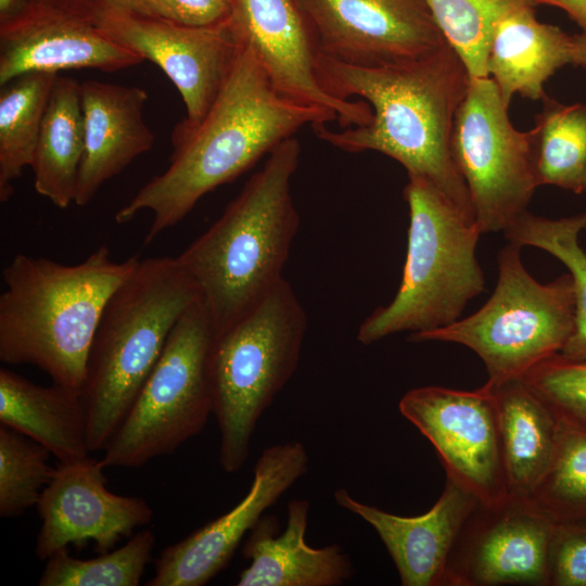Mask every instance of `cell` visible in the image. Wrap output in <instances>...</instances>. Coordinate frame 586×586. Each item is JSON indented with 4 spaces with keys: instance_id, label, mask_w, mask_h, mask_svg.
<instances>
[{
    "instance_id": "1",
    "label": "cell",
    "mask_w": 586,
    "mask_h": 586,
    "mask_svg": "<svg viewBox=\"0 0 586 586\" xmlns=\"http://www.w3.org/2000/svg\"><path fill=\"white\" fill-rule=\"evenodd\" d=\"M317 74L333 97H358L372 110L368 124L336 131L313 126L322 141L346 152L375 151L432 181L470 221L474 211L450 150L456 113L470 84L468 69L446 43L424 56L382 66H355L318 55Z\"/></svg>"
},
{
    "instance_id": "2",
    "label": "cell",
    "mask_w": 586,
    "mask_h": 586,
    "mask_svg": "<svg viewBox=\"0 0 586 586\" xmlns=\"http://www.w3.org/2000/svg\"><path fill=\"white\" fill-rule=\"evenodd\" d=\"M335 122L327 112L292 101L269 80L243 42L215 101L199 124L176 125L169 166L115 214L118 224L142 211L153 215L144 243L180 222L208 192L232 181L304 126Z\"/></svg>"
},
{
    "instance_id": "3",
    "label": "cell",
    "mask_w": 586,
    "mask_h": 586,
    "mask_svg": "<svg viewBox=\"0 0 586 586\" xmlns=\"http://www.w3.org/2000/svg\"><path fill=\"white\" fill-rule=\"evenodd\" d=\"M300 157L295 137L281 142L220 217L176 257L196 286L215 335L284 278L300 226L291 191Z\"/></svg>"
},
{
    "instance_id": "4",
    "label": "cell",
    "mask_w": 586,
    "mask_h": 586,
    "mask_svg": "<svg viewBox=\"0 0 586 586\" xmlns=\"http://www.w3.org/2000/svg\"><path fill=\"white\" fill-rule=\"evenodd\" d=\"M139 260L116 262L105 245L76 265L16 254L2 270L1 361L35 366L81 394L104 308Z\"/></svg>"
},
{
    "instance_id": "5",
    "label": "cell",
    "mask_w": 586,
    "mask_h": 586,
    "mask_svg": "<svg viewBox=\"0 0 586 586\" xmlns=\"http://www.w3.org/2000/svg\"><path fill=\"white\" fill-rule=\"evenodd\" d=\"M198 289L176 257L140 259L109 300L81 391L90 451L104 450Z\"/></svg>"
},
{
    "instance_id": "6",
    "label": "cell",
    "mask_w": 586,
    "mask_h": 586,
    "mask_svg": "<svg viewBox=\"0 0 586 586\" xmlns=\"http://www.w3.org/2000/svg\"><path fill=\"white\" fill-rule=\"evenodd\" d=\"M404 196L409 207L406 262L399 289L386 305L359 326L357 340L373 344L400 332L447 327L481 294L485 277L476 258L482 234L428 178L408 175Z\"/></svg>"
},
{
    "instance_id": "7",
    "label": "cell",
    "mask_w": 586,
    "mask_h": 586,
    "mask_svg": "<svg viewBox=\"0 0 586 586\" xmlns=\"http://www.w3.org/2000/svg\"><path fill=\"white\" fill-rule=\"evenodd\" d=\"M306 329L305 309L283 278L240 320L215 335L208 371L225 472L244 466L259 418L298 365Z\"/></svg>"
},
{
    "instance_id": "8",
    "label": "cell",
    "mask_w": 586,
    "mask_h": 586,
    "mask_svg": "<svg viewBox=\"0 0 586 586\" xmlns=\"http://www.w3.org/2000/svg\"><path fill=\"white\" fill-rule=\"evenodd\" d=\"M497 258L496 288L479 310L447 327L408 336L411 342H449L472 349L493 384L521 379L536 364L560 353L575 322L570 272L549 283L536 281L522 263L521 247L512 243Z\"/></svg>"
},
{
    "instance_id": "9",
    "label": "cell",
    "mask_w": 586,
    "mask_h": 586,
    "mask_svg": "<svg viewBox=\"0 0 586 586\" xmlns=\"http://www.w3.org/2000/svg\"><path fill=\"white\" fill-rule=\"evenodd\" d=\"M215 339L198 297L174 326L135 403L106 447L104 467L137 468L174 453L213 413L208 361Z\"/></svg>"
},
{
    "instance_id": "10",
    "label": "cell",
    "mask_w": 586,
    "mask_h": 586,
    "mask_svg": "<svg viewBox=\"0 0 586 586\" xmlns=\"http://www.w3.org/2000/svg\"><path fill=\"white\" fill-rule=\"evenodd\" d=\"M491 77L471 79L455 116L450 150L481 233L505 232L535 190L528 131L513 127Z\"/></svg>"
},
{
    "instance_id": "11",
    "label": "cell",
    "mask_w": 586,
    "mask_h": 586,
    "mask_svg": "<svg viewBox=\"0 0 586 586\" xmlns=\"http://www.w3.org/2000/svg\"><path fill=\"white\" fill-rule=\"evenodd\" d=\"M398 408L435 448L453 480L481 505L505 500L508 488L492 387L462 391L422 386L408 391Z\"/></svg>"
},
{
    "instance_id": "12",
    "label": "cell",
    "mask_w": 586,
    "mask_h": 586,
    "mask_svg": "<svg viewBox=\"0 0 586 586\" xmlns=\"http://www.w3.org/2000/svg\"><path fill=\"white\" fill-rule=\"evenodd\" d=\"M94 24L166 74L186 106V117L177 124L182 128L204 117L243 46L231 17L215 26L193 27L160 16L112 11Z\"/></svg>"
},
{
    "instance_id": "13",
    "label": "cell",
    "mask_w": 586,
    "mask_h": 586,
    "mask_svg": "<svg viewBox=\"0 0 586 586\" xmlns=\"http://www.w3.org/2000/svg\"><path fill=\"white\" fill-rule=\"evenodd\" d=\"M556 525L530 499L479 504L448 561V586H550Z\"/></svg>"
},
{
    "instance_id": "14",
    "label": "cell",
    "mask_w": 586,
    "mask_h": 586,
    "mask_svg": "<svg viewBox=\"0 0 586 586\" xmlns=\"http://www.w3.org/2000/svg\"><path fill=\"white\" fill-rule=\"evenodd\" d=\"M318 52L355 66L430 54L447 42L426 0H297Z\"/></svg>"
},
{
    "instance_id": "15",
    "label": "cell",
    "mask_w": 586,
    "mask_h": 586,
    "mask_svg": "<svg viewBox=\"0 0 586 586\" xmlns=\"http://www.w3.org/2000/svg\"><path fill=\"white\" fill-rule=\"evenodd\" d=\"M231 8L240 38L282 95L327 112L343 128L369 123L367 102L335 98L321 85L317 43L297 0H232Z\"/></svg>"
},
{
    "instance_id": "16",
    "label": "cell",
    "mask_w": 586,
    "mask_h": 586,
    "mask_svg": "<svg viewBox=\"0 0 586 586\" xmlns=\"http://www.w3.org/2000/svg\"><path fill=\"white\" fill-rule=\"evenodd\" d=\"M308 454L301 442H288L263 450L254 467L250 491L224 515L166 547L155 560L148 586H202L231 560L244 535L263 513L308 469Z\"/></svg>"
},
{
    "instance_id": "17",
    "label": "cell",
    "mask_w": 586,
    "mask_h": 586,
    "mask_svg": "<svg viewBox=\"0 0 586 586\" xmlns=\"http://www.w3.org/2000/svg\"><path fill=\"white\" fill-rule=\"evenodd\" d=\"M104 468L101 459L89 456L54 468L36 505L41 519L35 548L39 559L89 540L103 553L151 522L153 511L144 499L106 488Z\"/></svg>"
},
{
    "instance_id": "18",
    "label": "cell",
    "mask_w": 586,
    "mask_h": 586,
    "mask_svg": "<svg viewBox=\"0 0 586 586\" xmlns=\"http://www.w3.org/2000/svg\"><path fill=\"white\" fill-rule=\"evenodd\" d=\"M143 59L95 24L36 0L15 23L0 27V85L28 73L72 68L114 72Z\"/></svg>"
},
{
    "instance_id": "19",
    "label": "cell",
    "mask_w": 586,
    "mask_h": 586,
    "mask_svg": "<svg viewBox=\"0 0 586 586\" xmlns=\"http://www.w3.org/2000/svg\"><path fill=\"white\" fill-rule=\"evenodd\" d=\"M341 508L360 517L378 533L403 586H448V561L457 537L480 504L450 479L434 506L417 517H402L367 505L347 489L334 492Z\"/></svg>"
},
{
    "instance_id": "20",
    "label": "cell",
    "mask_w": 586,
    "mask_h": 586,
    "mask_svg": "<svg viewBox=\"0 0 586 586\" xmlns=\"http://www.w3.org/2000/svg\"><path fill=\"white\" fill-rule=\"evenodd\" d=\"M85 150L74 204L87 205L111 178L152 149L143 117L148 92L93 79L80 82Z\"/></svg>"
},
{
    "instance_id": "21",
    "label": "cell",
    "mask_w": 586,
    "mask_h": 586,
    "mask_svg": "<svg viewBox=\"0 0 586 586\" xmlns=\"http://www.w3.org/2000/svg\"><path fill=\"white\" fill-rule=\"evenodd\" d=\"M309 501L288 502V523L278 534L273 515H263L250 531L242 553L250 560L239 586H339L349 581L354 566L336 544L314 548L306 544Z\"/></svg>"
},
{
    "instance_id": "22",
    "label": "cell",
    "mask_w": 586,
    "mask_h": 586,
    "mask_svg": "<svg viewBox=\"0 0 586 586\" xmlns=\"http://www.w3.org/2000/svg\"><path fill=\"white\" fill-rule=\"evenodd\" d=\"M570 63L571 36L538 21L534 5H522L497 24L486 67L509 106L514 94L542 100L546 95L545 82Z\"/></svg>"
},
{
    "instance_id": "23",
    "label": "cell",
    "mask_w": 586,
    "mask_h": 586,
    "mask_svg": "<svg viewBox=\"0 0 586 586\" xmlns=\"http://www.w3.org/2000/svg\"><path fill=\"white\" fill-rule=\"evenodd\" d=\"M486 383L496 402L509 496L530 499L551 462L560 419L522 379Z\"/></svg>"
},
{
    "instance_id": "24",
    "label": "cell",
    "mask_w": 586,
    "mask_h": 586,
    "mask_svg": "<svg viewBox=\"0 0 586 586\" xmlns=\"http://www.w3.org/2000/svg\"><path fill=\"white\" fill-rule=\"evenodd\" d=\"M0 422L43 446L60 462L88 456V424L81 394L60 384L38 385L0 369Z\"/></svg>"
},
{
    "instance_id": "25",
    "label": "cell",
    "mask_w": 586,
    "mask_h": 586,
    "mask_svg": "<svg viewBox=\"0 0 586 586\" xmlns=\"http://www.w3.org/2000/svg\"><path fill=\"white\" fill-rule=\"evenodd\" d=\"M84 150L80 82L58 75L31 165L36 192L62 209L74 203Z\"/></svg>"
},
{
    "instance_id": "26",
    "label": "cell",
    "mask_w": 586,
    "mask_h": 586,
    "mask_svg": "<svg viewBox=\"0 0 586 586\" xmlns=\"http://www.w3.org/2000/svg\"><path fill=\"white\" fill-rule=\"evenodd\" d=\"M528 131L537 187L586 192V104H563L547 94Z\"/></svg>"
},
{
    "instance_id": "27",
    "label": "cell",
    "mask_w": 586,
    "mask_h": 586,
    "mask_svg": "<svg viewBox=\"0 0 586 586\" xmlns=\"http://www.w3.org/2000/svg\"><path fill=\"white\" fill-rule=\"evenodd\" d=\"M58 74L28 73L2 86L0 92V201L13 194V183L31 167L46 105Z\"/></svg>"
},
{
    "instance_id": "28",
    "label": "cell",
    "mask_w": 586,
    "mask_h": 586,
    "mask_svg": "<svg viewBox=\"0 0 586 586\" xmlns=\"http://www.w3.org/2000/svg\"><path fill=\"white\" fill-rule=\"evenodd\" d=\"M586 228V212L559 219L531 214L519 217L504 233L519 247L534 246L548 252L569 269L575 293L574 330L560 354L586 360V251L578 237Z\"/></svg>"
},
{
    "instance_id": "29",
    "label": "cell",
    "mask_w": 586,
    "mask_h": 586,
    "mask_svg": "<svg viewBox=\"0 0 586 586\" xmlns=\"http://www.w3.org/2000/svg\"><path fill=\"white\" fill-rule=\"evenodd\" d=\"M530 500L558 526H586V428L560 420L551 462Z\"/></svg>"
},
{
    "instance_id": "30",
    "label": "cell",
    "mask_w": 586,
    "mask_h": 586,
    "mask_svg": "<svg viewBox=\"0 0 586 586\" xmlns=\"http://www.w3.org/2000/svg\"><path fill=\"white\" fill-rule=\"evenodd\" d=\"M447 42L462 59L471 79L489 77L486 62L499 21L533 0H426Z\"/></svg>"
},
{
    "instance_id": "31",
    "label": "cell",
    "mask_w": 586,
    "mask_h": 586,
    "mask_svg": "<svg viewBox=\"0 0 586 586\" xmlns=\"http://www.w3.org/2000/svg\"><path fill=\"white\" fill-rule=\"evenodd\" d=\"M155 545L151 530L135 534L124 546L81 560L67 548L48 559L39 586H137Z\"/></svg>"
},
{
    "instance_id": "32",
    "label": "cell",
    "mask_w": 586,
    "mask_h": 586,
    "mask_svg": "<svg viewBox=\"0 0 586 586\" xmlns=\"http://www.w3.org/2000/svg\"><path fill=\"white\" fill-rule=\"evenodd\" d=\"M49 451L25 436L0 425V515L14 517L37 505L54 468Z\"/></svg>"
},
{
    "instance_id": "33",
    "label": "cell",
    "mask_w": 586,
    "mask_h": 586,
    "mask_svg": "<svg viewBox=\"0 0 586 586\" xmlns=\"http://www.w3.org/2000/svg\"><path fill=\"white\" fill-rule=\"evenodd\" d=\"M521 379L561 421L586 428V360L557 353Z\"/></svg>"
},
{
    "instance_id": "34",
    "label": "cell",
    "mask_w": 586,
    "mask_h": 586,
    "mask_svg": "<svg viewBox=\"0 0 586 586\" xmlns=\"http://www.w3.org/2000/svg\"><path fill=\"white\" fill-rule=\"evenodd\" d=\"M550 586H586V526H558Z\"/></svg>"
},
{
    "instance_id": "35",
    "label": "cell",
    "mask_w": 586,
    "mask_h": 586,
    "mask_svg": "<svg viewBox=\"0 0 586 586\" xmlns=\"http://www.w3.org/2000/svg\"><path fill=\"white\" fill-rule=\"evenodd\" d=\"M157 16L193 27L215 26L231 17L230 0H153Z\"/></svg>"
},
{
    "instance_id": "36",
    "label": "cell",
    "mask_w": 586,
    "mask_h": 586,
    "mask_svg": "<svg viewBox=\"0 0 586 586\" xmlns=\"http://www.w3.org/2000/svg\"><path fill=\"white\" fill-rule=\"evenodd\" d=\"M40 3L91 23L112 11H128L157 16L153 0H37Z\"/></svg>"
},
{
    "instance_id": "37",
    "label": "cell",
    "mask_w": 586,
    "mask_h": 586,
    "mask_svg": "<svg viewBox=\"0 0 586 586\" xmlns=\"http://www.w3.org/2000/svg\"><path fill=\"white\" fill-rule=\"evenodd\" d=\"M535 5H550L563 10L586 33V0H533Z\"/></svg>"
},
{
    "instance_id": "38",
    "label": "cell",
    "mask_w": 586,
    "mask_h": 586,
    "mask_svg": "<svg viewBox=\"0 0 586 586\" xmlns=\"http://www.w3.org/2000/svg\"><path fill=\"white\" fill-rule=\"evenodd\" d=\"M36 5V0H0V27L26 16Z\"/></svg>"
},
{
    "instance_id": "39",
    "label": "cell",
    "mask_w": 586,
    "mask_h": 586,
    "mask_svg": "<svg viewBox=\"0 0 586 586\" xmlns=\"http://www.w3.org/2000/svg\"><path fill=\"white\" fill-rule=\"evenodd\" d=\"M586 68V33L571 36V63Z\"/></svg>"
},
{
    "instance_id": "40",
    "label": "cell",
    "mask_w": 586,
    "mask_h": 586,
    "mask_svg": "<svg viewBox=\"0 0 586 586\" xmlns=\"http://www.w3.org/2000/svg\"><path fill=\"white\" fill-rule=\"evenodd\" d=\"M230 1H232V0H230Z\"/></svg>"
}]
</instances>
